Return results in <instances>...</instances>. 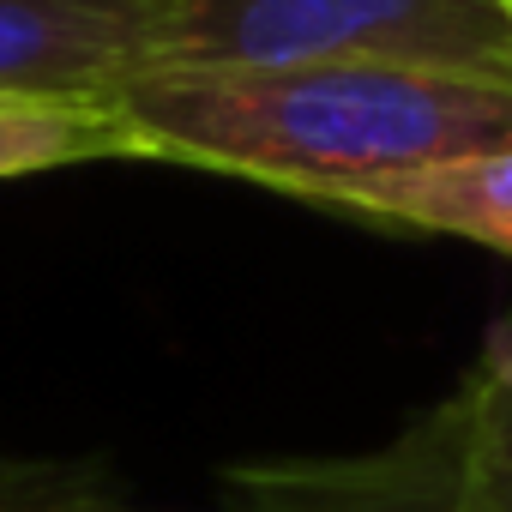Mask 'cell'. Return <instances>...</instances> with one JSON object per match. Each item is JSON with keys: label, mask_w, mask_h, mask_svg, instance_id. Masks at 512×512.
Returning <instances> with one entry per match:
<instances>
[{"label": "cell", "mask_w": 512, "mask_h": 512, "mask_svg": "<svg viewBox=\"0 0 512 512\" xmlns=\"http://www.w3.org/2000/svg\"><path fill=\"white\" fill-rule=\"evenodd\" d=\"M440 422L458 512H512V350L488 344Z\"/></svg>", "instance_id": "cell-6"}, {"label": "cell", "mask_w": 512, "mask_h": 512, "mask_svg": "<svg viewBox=\"0 0 512 512\" xmlns=\"http://www.w3.org/2000/svg\"><path fill=\"white\" fill-rule=\"evenodd\" d=\"M320 205L368 217V223L458 235V241H482L494 253H512V151H482V157L362 181V187H344Z\"/></svg>", "instance_id": "cell-5"}, {"label": "cell", "mask_w": 512, "mask_h": 512, "mask_svg": "<svg viewBox=\"0 0 512 512\" xmlns=\"http://www.w3.org/2000/svg\"><path fill=\"white\" fill-rule=\"evenodd\" d=\"M223 512H458L440 404L374 452L235 464L223 476Z\"/></svg>", "instance_id": "cell-4"}, {"label": "cell", "mask_w": 512, "mask_h": 512, "mask_svg": "<svg viewBox=\"0 0 512 512\" xmlns=\"http://www.w3.org/2000/svg\"><path fill=\"white\" fill-rule=\"evenodd\" d=\"M175 0H0V91L115 97L157 67Z\"/></svg>", "instance_id": "cell-3"}, {"label": "cell", "mask_w": 512, "mask_h": 512, "mask_svg": "<svg viewBox=\"0 0 512 512\" xmlns=\"http://www.w3.org/2000/svg\"><path fill=\"white\" fill-rule=\"evenodd\" d=\"M410 67L512 91L500 0H175L151 73Z\"/></svg>", "instance_id": "cell-2"}, {"label": "cell", "mask_w": 512, "mask_h": 512, "mask_svg": "<svg viewBox=\"0 0 512 512\" xmlns=\"http://www.w3.org/2000/svg\"><path fill=\"white\" fill-rule=\"evenodd\" d=\"M500 7H506V13H512V0H500Z\"/></svg>", "instance_id": "cell-8"}, {"label": "cell", "mask_w": 512, "mask_h": 512, "mask_svg": "<svg viewBox=\"0 0 512 512\" xmlns=\"http://www.w3.org/2000/svg\"><path fill=\"white\" fill-rule=\"evenodd\" d=\"M139 157L115 97H13L0 91V181L49 175L73 163Z\"/></svg>", "instance_id": "cell-7"}, {"label": "cell", "mask_w": 512, "mask_h": 512, "mask_svg": "<svg viewBox=\"0 0 512 512\" xmlns=\"http://www.w3.org/2000/svg\"><path fill=\"white\" fill-rule=\"evenodd\" d=\"M139 157L241 175L290 199L512 151V91L410 67L145 73L115 91Z\"/></svg>", "instance_id": "cell-1"}]
</instances>
